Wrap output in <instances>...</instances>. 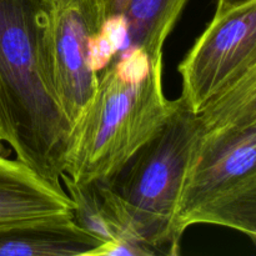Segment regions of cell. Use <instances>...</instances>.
I'll use <instances>...</instances> for the list:
<instances>
[{"mask_svg": "<svg viewBox=\"0 0 256 256\" xmlns=\"http://www.w3.org/2000/svg\"><path fill=\"white\" fill-rule=\"evenodd\" d=\"M189 0H129L124 18L128 48L144 49L150 56L164 55V45Z\"/></svg>", "mask_w": 256, "mask_h": 256, "instance_id": "obj_10", "label": "cell"}, {"mask_svg": "<svg viewBox=\"0 0 256 256\" xmlns=\"http://www.w3.org/2000/svg\"><path fill=\"white\" fill-rule=\"evenodd\" d=\"M196 224L235 230L256 245V170L194 210L182 222V232Z\"/></svg>", "mask_w": 256, "mask_h": 256, "instance_id": "obj_9", "label": "cell"}, {"mask_svg": "<svg viewBox=\"0 0 256 256\" xmlns=\"http://www.w3.org/2000/svg\"><path fill=\"white\" fill-rule=\"evenodd\" d=\"M256 62V0L214 15L180 62L182 102L195 114Z\"/></svg>", "mask_w": 256, "mask_h": 256, "instance_id": "obj_4", "label": "cell"}, {"mask_svg": "<svg viewBox=\"0 0 256 256\" xmlns=\"http://www.w3.org/2000/svg\"><path fill=\"white\" fill-rule=\"evenodd\" d=\"M55 214H74V202L62 185L19 159L0 155V228Z\"/></svg>", "mask_w": 256, "mask_h": 256, "instance_id": "obj_7", "label": "cell"}, {"mask_svg": "<svg viewBox=\"0 0 256 256\" xmlns=\"http://www.w3.org/2000/svg\"><path fill=\"white\" fill-rule=\"evenodd\" d=\"M202 134L256 124V62L198 112Z\"/></svg>", "mask_w": 256, "mask_h": 256, "instance_id": "obj_11", "label": "cell"}, {"mask_svg": "<svg viewBox=\"0 0 256 256\" xmlns=\"http://www.w3.org/2000/svg\"><path fill=\"white\" fill-rule=\"evenodd\" d=\"M52 0H0V102L5 142L16 159L62 185L74 126L50 62Z\"/></svg>", "mask_w": 256, "mask_h": 256, "instance_id": "obj_1", "label": "cell"}, {"mask_svg": "<svg viewBox=\"0 0 256 256\" xmlns=\"http://www.w3.org/2000/svg\"><path fill=\"white\" fill-rule=\"evenodd\" d=\"M164 55L142 48L120 52L99 76L75 124L65 176L76 184L114 178L160 130L179 105L164 92Z\"/></svg>", "mask_w": 256, "mask_h": 256, "instance_id": "obj_2", "label": "cell"}, {"mask_svg": "<svg viewBox=\"0 0 256 256\" xmlns=\"http://www.w3.org/2000/svg\"><path fill=\"white\" fill-rule=\"evenodd\" d=\"M156 252L144 244L132 242H118L102 244L92 256H152Z\"/></svg>", "mask_w": 256, "mask_h": 256, "instance_id": "obj_13", "label": "cell"}, {"mask_svg": "<svg viewBox=\"0 0 256 256\" xmlns=\"http://www.w3.org/2000/svg\"><path fill=\"white\" fill-rule=\"evenodd\" d=\"M179 99L164 128L105 182L134 234L156 254H180L174 219L188 165L202 135L198 114Z\"/></svg>", "mask_w": 256, "mask_h": 256, "instance_id": "obj_3", "label": "cell"}, {"mask_svg": "<svg viewBox=\"0 0 256 256\" xmlns=\"http://www.w3.org/2000/svg\"><path fill=\"white\" fill-rule=\"evenodd\" d=\"M95 34L85 0H52L49 29L52 79L72 126L82 116L99 82L90 59Z\"/></svg>", "mask_w": 256, "mask_h": 256, "instance_id": "obj_6", "label": "cell"}, {"mask_svg": "<svg viewBox=\"0 0 256 256\" xmlns=\"http://www.w3.org/2000/svg\"><path fill=\"white\" fill-rule=\"evenodd\" d=\"M249 2H252V0H218L214 15L224 14V12H229V10L234 9V8L240 6L242 4H246Z\"/></svg>", "mask_w": 256, "mask_h": 256, "instance_id": "obj_14", "label": "cell"}, {"mask_svg": "<svg viewBox=\"0 0 256 256\" xmlns=\"http://www.w3.org/2000/svg\"><path fill=\"white\" fill-rule=\"evenodd\" d=\"M86 2L89 4L98 32L106 20L124 14L129 0H86Z\"/></svg>", "mask_w": 256, "mask_h": 256, "instance_id": "obj_12", "label": "cell"}, {"mask_svg": "<svg viewBox=\"0 0 256 256\" xmlns=\"http://www.w3.org/2000/svg\"><path fill=\"white\" fill-rule=\"evenodd\" d=\"M102 242L74 214L35 218L0 228V256H92Z\"/></svg>", "mask_w": 256, "mask_h": 256, "instance_id": "obj_8", "label": "cell"}, {"mask_svg": "<svg viewBox=\"0 0 256 256\" xmlns=\"http://www.w3.org/2000/svg\"><path fill=\"white\" fill-rule=\"evenodd\" d=\"M2 142H5V132H4V124H2V102H0V148H2Z\"/></svg>", "mask_w": 256, "mask_h": 256, "instance_id": "obj_15", "label": "cell"}, {"mask_svg": "<svg viewBox=\"0 0 256 256\" xmlns=\"http://www.w3.org/2000/svg\"><path fill=\"white\" fill-rule=\"evenodd\" d=\"M256 170V124L202 134L192 155L174 219L180 246L182 222L194 210Z\"/></svg>", "mask_w": 256, "mask_h": 256, "instance_id": "obj_5", "label": "cell"}]
</instances>
